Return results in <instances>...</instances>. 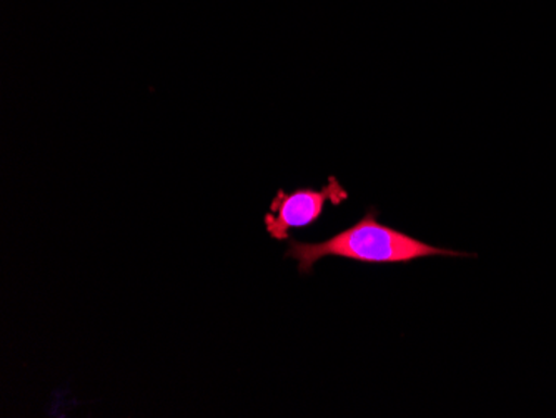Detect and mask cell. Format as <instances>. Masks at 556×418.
<instances>
[{"mask_svg":"<svg viewBox=\"0 0 556 418\" xmlns=\"http://www.w3.org/2000/svg\"><path fill=\"white\" fill-rule=\"evenodd\" d=\"M473 257L462 252L432 248L407 233L378 223L374 208L361 223L324 242L305 243L290 239L287 258L299 262L300 274H311L314 265L325 257H342L364 264H407L425 257Z\"/></svg>","mask_w":556,"mask_h":418,"instance_id":"obj_1","label":"cell"},{"mask_svg":"<svg viewBox=\"0 0 556 418\" xmlns=\"http://www.w3.org/2000/svg\"><path fill=\"white\" fill-rule=\"evenodd\" d=\"M346 199L349 193L336 177H330L320 190L299 189L287 193L280 189L271 201L270 212L264 217L265 229L271 239L290 240V230L317 223L328 201L340 205Z\"/></svg>","mask_w":556,"mask_h":418,"instance_id":"obj_2","label":"cell"}]
</instances>
